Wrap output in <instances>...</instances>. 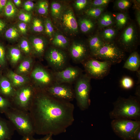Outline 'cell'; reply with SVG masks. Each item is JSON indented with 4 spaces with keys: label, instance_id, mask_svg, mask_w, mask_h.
Wrapping results in <instances>:
<instances>
[{
    "label": "cell",
    "instance_id": "obj_1",
    "mask_svg": "<svg viewBox=\"0 0 140 140\" xmlns=\"http://www.w3.org/2000/svg\"><path fill=\"white\" fill-rule=\"evenodd\" d=\"M74 107L44 90L35 92L28 112L35 134L56 135L65 132L74 121Z\"/></svg>",
    "mask_w": 140,
    "mask_h": 140
},
{
    "label": "cell",
    "instance_id": "obj_2",
    "mask_svg": "<svg viewBox=\"0 0 140 140\" xmlns=\"http://www.w3.org/2000/svg\"><path fill=\"white\" fill-rule=\"evenodd\" d=\"M113 105V109L109 113L111 119L140 121V103L137 97L130 96L125 98L120 97Z\"/></svg>",
    "mask_w": 140,
    "mask_h": 140
},
{
    "label": "cell",
    "instance_id": "obj_3",
    "mask_svg": "<svg viewBox=\"0 0 140 140\" xmlns=\"http://www.w3.org/2000/svg\"><path fill=\"white\" fill-rule=\"evenodd\" d=\"M4 114L15 130L23 137L33 136L35 134L28 111L12 106Z\"/></svg>",
    "mask_w": 140,
    "mask_h": 140
},
{
    "label": "cell",
    "instance_id": "obj_4",
    "mask_svg": "<svg viewBox=\"0 0 140 140\" xmlns=\"http://www.w3.org/2000/svg\"><path fill=\"white\" fill-rule=\"evenodd\" d=\"M91 79L86 73H82L76 80L74 89L75 98L78 106L81 110L87 109L90 105Z\"/></svg>",
    "mask_w": 140,
    "mask_h": 140
},
{
    "label": "cell",
    "instance_id": "obj_5",
    "mask_svg": "<svg viewBox=\"0 0 140 140\" xmlns=\"http://www.w3.org/2000/svg\"><path fill=\"white\" fill-rule=\"evenodd\" d=\"M111 126L114 133L122 139L133 140L136 130L140 127V121L113 119L111 122Z\"/></svg>",
    "mask_w": 140,
    "mask_h": 140
},
{
    "label": "cell",
    "instance_id": "obj_6",
    "mask_svg": "<svg viewBox=\"0 0 140 140\" xmlns=\"http://www.w3.org/2000/svg\"><path fill=\"white\" fill-rule=\"evenodd\" d=\"M81 63L86 74L91 79H100L107 75L110 72L111 64L106 61L88 58Z\"/></svg>",
    "mask_w": 140,
    "mask_h": 140
},
{
    "label": "cell",
    "instance_id": "obj_7",
    "mask_svg": "<svg viewBox=\"0 0 140 140\" xmlns=\"http://www.w3.org/2000/svg\"><path fill=\"white\" fill-rule=\"evenodd\" d=\"M125 56L124 51L112 42L104 41L103 46L93 57L112 65L120 63Z\"/></svg>",
    "mask_w": 140,
    "mask_h": 140
},
{
    "label": "cell",
    "instance_id": "obj_8",
    "mask_svg": "<svg viewBox=\"0 0 140 140\" xmlns=\"http://www.w3.org/2000/svg\"><path fill=\"white\" fill-rule=\"evenodd\" d=\"M29 86L22 87L16 90L11 102L12 106L28 111L35 92Z\"/></svg>",
    "mask_w": 140,
    "mask_h": 140
},
{
    "label": "cell",
    "instance_id": "obj_9",
    "mask_svg": "<svg viewBox=\"0 0 140 140\" xmlns=\"http://www.w3.org/2000/svg\"><path fill=\"white\" fill-rule=\"evenodd\" d=\"M45 58L55 71L62 70L66 67L67 56L63 50L54 47H50L46 52Z\"/></svg>",
    "mask_w": 140,
    "mask_h": 140
},
{
    "label": "cell",
    "instance_id": "obj_10",
    "mask_svg": "<svg viewBox=\"0 0 140 140\" xmlns=\"http://www.w3.org/2000/svg\"><path fill=\"white\" fill-rule=\"evenodd\" d=\"M66 84L54 82L44 90L55 98L70 102L75 98L74 89Z\"/></svg>",
    "mask_w": 140,
    "mask_h": 140
},
{
    "label": "cell",
    "instance_id": "obj_11",
    "mask_svg": "<svg viewBox=\"0 0 140 140\" xmlns=\"http://www.w3.org/2000/svg\"><path fill=\"white\" fill-rule=\"evenodd\" d=\"M137 36L135 25L133 24H130L124 30L118 40L122 50L132 52L136 47Z\"/></svg>",
    "mask_w": 140,
    "mask_h": 140
},
{
    "label": "cell",
    "instance_id": "obj_12",
    "mask_svg": "<svg viewBox=\"0 0 140 140\" xmlns=\"http://www.w3.org/2000/svg\"><path fill=\"white\" fill-rule=\"evenodd\" d=\"M82 70L76 67H66L59 71H55L53 73L55 82L70 83L76 81L82 73Z\"/></svg>",
    "mask_w": 140,
    "mask_h": 140
},
{
    "label": "cell",
    "instance_id": "obj_13",
    "mask_svg": "<svg viewBox=\"0 0 140 140\" xmlns=\"http://www.w3.org/2000/svg\"><path fill=\"white\" fill-rule=\"evenodd\" d=\"M59 19L60 25L66 32L71 34L78 33V23L71 8H68L64 9Z\"/></svg>",
    "mask_w": 140,
    "mask_h": 140
},
{
    "label": "cell",
    "instance_id": "obj_14",
    "mask_svg": "<svg viewBox=\"0 0 140 140\" xmlns=\"http://www.w3.org/2000/svg\"><path fill=\"white\" fill-rule=\"evenodd\" d=\"M31 75L36 81L42 87H47L55 82L53 74H50L40 66L35 68Z\"/></svg>",
    "mask_w": 140,
    "mask_h": 140
},
{
    "label": "cell",
    "instance_id": "obj_15",
    "mask_svg": "<svg viewBox=\"0 0 140 140\" xmlns=\"http://www.w3.org/2000/svg\"><path fill=\"white\" fill-rule=\"evenodd\" d=\"M69 51L72 59L76 62L81 63L88 58V48L82 42H73L69 47Z\"/></svg>",
    "mask_w": 140,
    "mask_h": 140
},
{
    "label": "cell",
    "instance_id": "obj_16",
    "mask_svg": "<svg viewBox=\"0 0 140 140\" xmlns=\"http://www.w3.org/2000/svg\"><path fill=\"white\" fill-rule=\"evenodd\" d=\"M29 40L34 53L38 57L43 55L48 44L46 39L42 36H33L30 37Z\"/></svg>",
    "mask_w": 140,
    "mask_h": 140
},
{
    "label": "cell",
    "instance_id": "obj_17",
    "mask_svg": "<svg viewBox=\"0 0 140 140\" xmlns=\"http://www.w3.org/2000/svg\"><path fill=\"white\" fill-rule=\"evenodd\" d=\"M15 130L9 121L0 116V140H11Z\"/></svg>",
    "mask_w": 140,
    "mask_h": 140
},
{
    "label": "cell",
    "instance_id": "obj_18",
    "mask_svg": "<svg viewBox=\"0 0 140 140\" xmlns=\"http://www.w3.org/2000/svg\"><path fill=\"white\" fill-rule=\"evenodd\" d=\"M16 91L7 77L0 76V95L9 100L12 98Z\"/></svg>",
    "mask_w": 140,
    "mask_h": 140
},
{
    "label": "cell",
    "instance_id": "obj_19",
    "mask_svg": "<svg viewBox=\"0 0 140 140\" xmlns=\"http://www.w3.org/2000/svg\"><path fill=\"white\" fill-rule=\"evenodd\" d=\"M140 65V57L136 51L132 52L124 63L123 68L132 71H137Z\"/></svg>",
    "mask_w": 140,
    "mask_h": 140
},
{
    "label": "cell",
    "instance_id": "obj_20",
    "mask_svg": "<svg viewBox=\"0 0 140 140\" xmlns=\"http://www.w3.org/2000/svg\"><path fill=\"white\" fill-rule=\"evenodd\" d=\"M7 76L14 88L21 87L28 81L26 77L11 71L8 72Z\"/></svg>",
    "mask_w": 140,
    "mask_h": 140
},
{
    "label": "cell",
    "instance_id": "obj_21",
    "mask_svg": "<svg viewBox=\"0 0 140 140\" xmlns=\"http://www.w3.org/2000/svg\"><path fill=\"white\" fill-rule=\"evenodd\" d=\"M104 41L101 38L95 35L91 37L89 41V49L93 56L103 46Z\"/></svg>",
    "mask_w": 140,
    "mask_h": 140
},
{
    "label": "cell",
    "instance_id": "obj_22",
    "mask_svg": "<svg viewBox=\"0 0 140 140\" xmlns=\"http://www.w3.org/2000/svg\"><path fill=\"white\" fill-rule=\"evenodd\" d=\"M52 43L54 47L62 50L66 48L69 44L67 38L61 34L56 33L54 34Z\"/></svg>",
    "mask_w": 140,
    "mask_h": 140
},
{
    "label": "cell",
    "instance_id": "obj_23",
    "mask_svg": "<svg viewBox=\"0 0 140 140\" xmlns=\"http://www.w3.org/2000/svg\"><path fill=\"white\" fill-rule=\"evenodd\" d=\"M79 23L81 31L85 33L91 31L95 26L93 22L90 19L86 18H80L79 20Z\"/></svg>",
    "mask_w": 140,
    "mask_h": 140
},
{
    "label": "cell",
    "instance_id": "obj_24",
    "mask_svg": "<svg viewBox=\"0 0 140 140\" xmlns=\"http://www.w3.org/2000/svg\"><path fill=\"white\" fill-rule=\"evenodd\" d=\"M32 62V59L30 58L25 59L18 66L16 73L22 75L27 73L31 68Z\"/></svg>",
    "mask_w": 140,
    "mask_h": 140
},
{
    "label": "cell",
    "instance_id": "obj_25",
    "mask_svg": "<svg viewBox=\"0 0 140 140\" xmlns=\"http://www.w3.org/2000/svg\"><path fill=\"white\" fill-rule=\"evenodd\" d=\"M8 55L11 63L13 65H16L21 59V51L19 47H12L9 50Z\"/></svg>",
    "mask_w": 140,
    "mask_h": 140
},
{
    "label": "cell",
    "instance_id": "obj_26",
    "mask_svg": "<svg viewBox=\"0 0 140 140\" xmlns=\"http://www.w3.org/2000/svg\"><path fill=\"white\" fill-rule=\"evenodd\" d=\"M62 5L58 2H52L51 5V13L55 19H60L64 10Z\"/></svg>",
    "mask_w": 140,
    "mask_h": 140
},
{
    "label": "cell",
    "instance_id": "obj_27",
    "mask_svg": "<svg viewBox=\"0 0 140 140\" xmlns=\"http://www.w3.org/2000/svg\"><path fill=\"white\" fill-rule=\"evenodd\" d=\"M5 15L7 17L11 18L15 17L18 12V10L13 2L8 1L4 10Z\"/></svg>",
    "mask_w": 140,
    "mask_h": 140
},
{
    "label": "cell",
    "instance_id": "obj_28",
    "mask_svg": "<svg viewBox=\"0 0 140 140\" xmlns=\"http://www.w3.org/2000/svg\"><path fill=\"white\" fill-rule=\"evenodd\" d=\"M116 30L112 28H108L103 30L101 33V38L104 41L111 42L116 34Z\"/></svg>",
    "mask_w": 140,
    "mask_h": 140
},
{
    "label": "cell",
    "instance_id": "obj_29",
    "mask_svg": "<svg viewBox=\"0 0 140 140\" xmlns=\"http://www.w3.org/2000/svg\"><path fill=\"white\" fill-rule=\"evenodd\" d=\"M101 16L98 21L100 27H107L113 24V18L110 14L105 13Z\"/></svg>",
    "mask_w": 140,
    "mask_h": 140
},
{
    "label": "cell",
    "instance_id": "obj_30",
    "mask_svg": "<svg viewBox=\"0 0 140 140\" xmlns=\"http://www.w3.org/2000/svg\"><path fill=\"white\" fill-rule=\"evenodd\" d=\"M19 33L17 27L12 26L6 30L4 35L5 38L8 39L14 40L17 39L19 37Z\"/></svg>",
    "mask_w": 140,
    "mask_h": 140
},
{
    "label": "cell",
    "instance_id": "obj_31",
    "mask_svg": "<svg viewBox=\"0 0 140 140\" xmlns=\"http://www.w3.org/2000/svg\"><path fill=\"white\" fill-rule=\"evenodd\" d=\"M31 28L34 32L41 33L44 30V22L39 18H34L32 21Z\"/></svg>",
    "mask_w": 140,
    "mask_h": 140
},
{
    "label": "cell",
    "instance_id": "obj_32",
    "mask_svg": "<svg viewBox=\"0 0 140 140\" xmlns=\"http://www.w3.org/2000/svg\"><path fill=\"white\" fill-rule=\"evenodd\" d=\"M128 16L125 13H117L115 17L116 24L119 29L124 27L127 23L128 20Z\"/></svg>",
    "mask_w": 140,
    "mask_h": 140
},
{
    "label": "cell",
    "instance_id": "obj_33",
    "mask_svg": "<svg viewBox=\"0 0 140 140\" xmlns=\"http://www.w3.org/2000/svg\"><path fill=\"white\" fill-rule=\"evenodd\" d=\"M19 47L21 51L26 54H29L32 51L31 46L29 40L24 37L20 39Z\"/></svg>",
    "mask_w": 140,
    "mask_h": 140
},
{
    "label": "cell",
    "instance_id": "obj_34",
    "mask_svg": "<svg viewBox=\"0 0 140 140\" xmlns=\"http://www.w3.org/2000/svg\"><path fill=\"white\" fill-rule=\"evenodd\" d=\"M12 106L11 102L8 99L0 95V112L4 113Z\"/></svg>",
    "mask_w": 140,
    "mask_h": 140
},
{
    "label": "cell",
    "instance_id": "obj_35",
    "mask_svg": "<svg viewBox=\"0 0 140 140\" xmlns=\"http://www.w3.org/2000/svg\"><path fill=\"white\" fill-rule=\"evenodd\" d=\"M48 3L46 1H39L37 5V11L39 14L46 15L48 13Z\"/></svg>",
    "mask_w": 140,
    "mask_h": 140
},
{
    "label": "cell",
    "instance_id": "obj_36",
    "mask_svg": "<svg viewBox=\"0 0 140 140\" xmlns=\"http://www.w3.org/2000/svg\"><path fill=\"white\" fill-rule=\"evenodd\" d=\"M104 7H93L86 11V14L89 16L94 18L99 17L104 10Z\"/></svg>",
    "mask_w": 140,
    "mask_h": 140
},
{
    "label": "cell",
    "instance_id": "obj_37",
    "mask_svg": "<svg viewBox=\"0 0 140 140\" xmlns=\"http://www.w3.org/2000/svg\"><path fill=\"white\" fill-rule=\"evenodd\" d=\"M44 22V30L46 34L50 38H52L54 34V30L50 19L46 18Z\"/></svg>",
    "mask_w": 140,
    "mask_h": 140
},
{
    "label": "cell",
    "instance_id": "obj_38",
    "mask_svg": "<svg viewBox=\"0 0 140 140\" xmlns=\"http://www.w3.org/2000/svg\"><path fill=\"white\" fill-rule=\"evenodd\" d=\"M134 81L130 77L125 76L123 77L120 81L121 87L123 88L129 89L132 88L134 85Z\"/></svg>",
    "mask_w": 140,
    "mask_h": 140
},
{
    "label": "cell",
    "instance_id": "obj_39",
    "mask_svg": "<svg viewBox=\"0 0 140 140\" xmlns=\"http://www.w3.org/2000/svg\"><path fill=\"white\" fill-rule=\"evenodd\" d=\"M89 4V1L87 0H77L74 4V7L77 11H81L85 9Z\"/></svg>",
    "mask_w": 140,
    "mask_h": 140
},
{
    "label": "cell",
    "instance_id": "obj_40",
    "mask_svg": "<svg viewBox=\"0 0 140 140\" xmlns=\"http://www.w3.org/2000/svg\"><path fill=\"white\" fill-rule=\"evenodd\" d=\"M18 16L20 20L26 24L29 23L31 19V15L26 11H20L19 12Z\"/></svg>",
    "mask_w": 140,
    "mask_h": 140
},
{
    "label": "cell",
    "instance_id": "obj_41",
    "mask_svg": "<svg viewBox=\"0 0 140 140\" xmlns=\"http://www.w3.org/2000/svg\"><path fill=\"white\" fill-rule=\"evenodd\" d=\"M131 3L130 1L127 0L118 1L116 3L117 8L121 10H125L127 9L130 6Z\"/></svg>",
    "mask_w": 140,
    "mask_h": 140
},
{
    "label": "cell",
    "instance_id": "obj_42",
    "mask_svg": "<svg viewBox=\"0 0 140 140\" xmlns=\"http://www.w3.org/2000/svg\"><path fill=\"white\" fill-rule=\"evenodd\" d=\"M5 52L3 45L0 43V67H3L6 64Z\"/></svg>",
    "mask_w": 140,
    "mask_h": 140
},
{
    "label": "cell",
    "instance_id": "obj_43",
    "mask_svg": "<svg viewBox=\"0 0 140 140\" xmlns=\"http://www.w3.org/2000/svg\"><path fill=\"white\" fill-rule=\"evenodd\" d=\"M109 0H95L92 3L93 7H103L106 6L110 2Z\"/></svg>",
    "mask_w": 140,
    "mask_h": 140
},
{
    "label": "cell",
    "instance_id": "obj_44",
    "mask_svg": "<svg viewBox=\"0 0 140 140\" xmlns=\"http://www.w3.org/2000/svg\"><path fill=\"white\" fill-rule=\"evenodd\" d=\"M53 136L51 134L47 135L40 139L35 138L33 136L23 137L21 140H54L52 138Z\"/></svg>",
    "mask_w": 140,
    "mask_h": 140
},
{
    "label": "cell",
    "instance_id": "obj_45",
    "mask_svg": "<svg viewBox=\"0 0 140 140\" xmlns=\"http://www.w3.org/2000/svg\"><path fill=\"white\" fill-rule=\"evenodd\" d=\"M34 6V4L32 1L28 0L23 3V7L25 11L28 12L31 11L33 9Z\"/></svg>",
    "mask_w": 140,
    "mask_h": 140
},
{
    "label": "cell",
    "instance_id": "obj_46",
    "mask_svg": "<svg viewBox=\"0 0 140 140\" xmlns=\"http://www.w3.org/2000/svg\"><path fill=\"white\" fill-rule=\"evenodd\" d=\"M20 33L23 34H25L27 32V24L23 22L19 23L17 27Z\"/></svg>",
    "mask_w": 140,
    "mask_h": 140
},
{
    "label": "cell",
    "instance_id": "obj_47",
    "mask_svg": "<svg viewBox=\"0 0 140 140\" xmlns=\"http://www.w3.org/2000/svg\"><path fill=\"white\" fill-rule=\"evenodd\" d=\"M134 139L140 140V127L136 129L135 132Z\"/></svg>",
    "mask_w": 140,
    "mask_h": 140
},
{
    "label": "cell",
    "instance_id": "obj_48",
    "mask_svg": "<svg viewBox=\"0 0 140 140\" xmlns=\"http://www.w3.org/2000/svg\"><path fill=\"white\" fill-rule=\"evenodd\" d=\"M7 1L6 0H0V12L4 10Z\"/></svg>",
    "mask_w": 140,
    "mask_h": 140
},
{
    "label": "cell",
    "instance_id": "obj_49",
    "mask_svg": "<svg viewBox=\"0 0 140 140\" xmlns=\"http://www.w3.org/2000/svg\"><path fill=\"white\" fill-rule=\"evenodd\" d=\"M6 26L5 23L0 19V33L5 29Z\"/></svg>",
    "mask_w": 140,
    "mask_h": 140
},
{
    "label": "cell",
    "instance_id": "obj_50",
    "mask_svg": "<svg viewBox=\"0 0 140 140\" xmlns=\"http://www.w3.org/2000/svg\"><path fill=\"white\" fill-rule=\"evenodd\" d=\"M13 2L15 5L17 6H20L22 3V1L20 0H13Z\"/></svg>",
    "mask_w": 140,
    "mask_h": 140
},
{
    "label": "cell",
    "instance_id": "obj_51",
    "mask_svg": "<svg viewBox=\"0 0 140 140\" xmlns=\"http://www.w3.org/2000/svg\"><path fill=\"white\" fill-rule=\"evenodd\" d=\"M136 18L137 20V22L138 24V25L140 26V12L139 10L137 11L136 13Z\"/></svg>",
    "mask_w": 140,
    "mask_h": 140
}]
</instances>
